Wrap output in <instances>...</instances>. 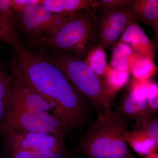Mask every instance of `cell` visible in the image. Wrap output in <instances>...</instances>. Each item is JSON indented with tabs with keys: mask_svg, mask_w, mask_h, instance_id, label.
Masks as SVG:
<instances>
[{
	"mask_svg": "<svg viewBox=\"0 0 158 158\" xmlns=\"http://www.w3.org/2000/svg\"><path fill=\"white\" fill-rule=\"evenodd\" d=\"M131 131L145 133L158 143V118L156 115H148L136 120Z\"/></svg>",
	"mask_w": 158,
	"mask_h": 158,
	"instance_id": "obj_20",
	"label": "cell"
},
{
	"mask_svg": "<svg viewBox=\"0 0 158 158\" xmlns=\"http://www.w3.org/2000/svg\"><path fill=\"white\" fill-rule=\"evenodd\" d=\"M9 107L27 110L55 113L54 108L45 99L22 80L11 75Z\"/></svg>",
	"mask_w": 158,
	"mask_h": 158,
	"instance_id": "obj_10",
	"label": "cell"
},
{
	"mask_svg": "<svg viewBox=\"0 0 158 158\" xmlns=\"http://www.w3.org/2000/svg\"><path fill=\"white\" fill-rule=\"evenodd\" d=\"M9 130L49 134L65 142L69 133L55 113L9 107L1 133Z\"/></svg>",
	"mask_w": 158,
	"mask_h": 158,
	"instance_id": "obj_6",
	"label": "cell"
},
{
	"mask_svg": "<svg viewBox=\"0 0 158 158\" xmlns=\"http://www.w3.org/2000/svg\"><path fill=\"white\" fill-rule=\"evenodd\" d=\"M126 7L136 21L152 29L156 45L158 38V0H130Z\"/></svg>",
	"mask_w": 158,
	"mask_h": 158,
	"instance_id": "obj_12",
	"label": "cell"
},
{
	"mask_svg": "<svg viewBox=\"0 0 158 158\" xmlns=\"http://www.w3.org/2000/svg\"><path fill=\"white\" fill-rule=\"evenodd\" d=\"M148 108L150 114L156 115L158 111V85L155 82L148 80L147 88Z\"/></svg>",
	"mask_w": 158,
	"mask_h": 158,
	"instance_id": "obj_22",
	"label": "cell"
},
{
	"mask_svg": "<svg viewBox=\"0 0 158 158\" xmlns=\"http://www.w3.org/2000/svg\"><path fill=\"white\" fill-rule=\"evenodd\" d=\"M130 73L129 70H118L108 65L102 79L108 90L115 95L128 83Z\"/></svg>",
	"mask_w": 158,
	"mask_h": 158,
	"instance_id": "obj_16",
	"label": "cell"
},
{
	"mask_svg": "<svg viewBox=\"0 0 158 158\" xmlns=\"http://www.w3.org/2000/svg\"><path fill=\"white\" fill-rule=\"evenodd\" d=\"M11 86V75L0 67V133L8 110Z\"/></svg>",
	"mask_w": 158,
	"mask_h": 158,
	"instance_id": "obj_19",
	"label": "cell"
},
{
	"mask_svg": "<svg viewBox=\"0 0 158 158\" xmlns=\"http://www.w3.org/2000/svg\"><path fill=\"white\" fill-rule=\"evenodd\" d=\"M85 61L97 75L101 78L107 67L106 50L101 44H98L88 53Z\"/></svg>",
	"mask_w": 158,
	"mask_h": 158,
	"instance_id": "obj_18",
	"label": "cell"
},
{
	"mask_svg": "<svg viewBox=\"0 0 158 158\" xmlns=\"http://www.w3.org/2000/svg\"><path fill=\"white\" fill-rule=\"evenodd\" d=\"M37 51L62 71L79 93L93 104L99 115L111 109L114 95L108 90L102 79L89 67L85 59L54 49L37 48Z\"/></svg>",
	"mask_w": 158,
	"mask_h": 158,
	"instance_id": "obj_3",
	"label": "cell"
},
{
	"mask_svg": "<svg viewBox=\"0 0 158 158\" xmlns=\"http://www.w3.org/2000/svg\"><path fill=\"white\" fill-rule=\"evenodd\" d=\"M91 9L99 43L106 50L112 48L127 27L137 22L126 6Z\"/></svg>",
	"mask_w": 158,
	"mask_h": 158,
	"instance_id": "obj_8",
	"label": "cell"
},
{
	"mask_svg": "<svg viewBox=\"0 0 158 158\" xmlns=\"http://www.w3.org/2000/svg\"><path fill=\"white\" fill-rule=\"evenodd\" d=\"M129 70L133 77L140 81H146L156 71L154 62L134 53L130 58Z\"/></svg>",
	"mask_w": 158,
	"mask_h": 158,
	"instance_id": "obj_15",
	"label": "cell"
},
{
	"mask_svg": "<svg viewBox=\"0 0 158 158\" xmlns=\"http://www.w3.org/2000/svg\"><path fill=\"white\" fill-rule=\"evenodd\" d=\"M148 83V80L140 81L132 77L119 99L120 111L116 112L124 118L135 120L150 114L147 106Z\"/></svg>",
	"mask_w": 158,
	"mask_h": 158,
	"instance_id": "obj_9",
	"label": "cell"
},
{
	"mask_svg": "<svg viewBox=\"0 0 158 158\" xmlns=\"http://www.w3.org/2000/svg\"><path fill=\"white\" fill-rule=\"evenodd\" d=\"M11 75L23 81L54 108L69 132L81 127L87 117L86 98L57 66L22 45L10 62Z\"/></svg>",
	"mask_w": 158,
	"mask_h": 158,
	"instance_id": "obj_1",
	"label": "cell"
},
{
	"mask_svg": "<svg viewBox=\"0 0 158 158\" xmlns=\"http://www.w3.org/2000/svg\"><path fill=\"white\" fill-rule=\"evenodd\" d=\"M130 0H95V4L92 8L104 9L119 6H127Z\"/></svg>",
	"mask_w": 158,
	"mask_h": 158,
	"instance_id": "obj_24",
	"label": "cell"
},
{
	"mask_svg": "<svg viewBox=\"0 0 158 158\" xmlns=\"http://www.w3.org/2000/svg\"><path fill=\"white\" fill-rule=\"evenodd\" d=\"M124 138L127 144L141 156L157 152L158 143L142 132L127 130Z\"/></svg>",
	"mask_w": 158,
	"mask_h": 158,
	"instance_id": "obj_14",
	"label": "cell"
},
{
	"mask_svg": "<svg viewBox=\"0 0 158 158\" xmlns=\"http://www.w3.org/2000/svg\"><path fill=\"white\" fill-rule=\"evenodd\" d=\"M9 158H69L65 142L49 134L17 130L4 131Z\"/></svg>",
	"mask_w": 158,
	"mask_h": 158,
	"instance_id": "obj_5",
	"label": "cell"
},
{
	"mask_svg": "<svg viewBox=\"0 0 158 158\" xmlns=\"http://www.w3.org/2000/svg\"><path fill=\"white\" fill-rule=\"evenodd\" d=\"M10 5L15 14L20 13L26 7L32 4L41 3L40 0H10Z\"/></svg>",
	"mask_w": 158,
	"mask_h": 158,
	"instance_id": "obj_25",
	"label": "cell"
},
{
	"mask_svg": "<svg viewBox=\"0 0 158 158\" xmlns=\"http://www.w3.org/2000/svg\"><path fill=\"white\" fill-rule=\"evenodd\" d=\"M111 49L112 57L109 65L118 70H129L130 58L133 53L132 49L118 40Z\"/></svg>",
	"mask_w": 158,
	"mask_h": 158,
	"instance_id": "obj_17",
	"label": "cell"
},
{
	"mask_svg": "<svg viewBox=\"0 0 158 158\" xmlns=\"http://www.w3.org/2000/svg\"><path fill=\"white\" fill-rule=\"evenodd\" d=\"M0 16L16 29L15 15L11 9L10 0H0Z\"/></svg>",
	"mask_w": 158,
	"mask_h": 158,
	"instance_id": "obj_23",
	"label": "cell"
},
{
	"mask_svg": "<svg viewBox=\"0 0 158 158\" xmlns=\"http://www.w3.org/2000/svg\"><path fill=\"white\" fill-rule=\"evenodd\" d=\"M15 18L18 25L34 41L51 35L57 31L70 16L56 14L46 9L40 3L32 4L26 7Z\"/></svg>",
	"mask_w": 158,
	"mask_h": 158,
	"instance_id": "obj_7",
	"label": "cell"
},
{
	"mask_svg": "<svg viewBox=\"0 0 158 158\" xmlns=\"http://www.w3.org/2000/svg\"><path fill=\"white\" fill-rule=\"evenodd\" d=\"M118 41L130 46L134 53L154 62L156 46L138 25L137 22L127 27Z\"/></svg>",
	"mask_w": 158,
	"mask_h": 158,
	"instance_id": "obj_11",
	"label": "cell"
},
{
	"mask_svg": "<svg viewBox=\"0 0 158 158\" xmlns=\"http://www.w3.org/2000/svg\"><path fill=\"white\" fill-rule=\"evenodd\" d=\"M0 40L11 45L15 49L22 46L18 38L16 29L0 16Z\"/></svg>",
	"mask_w": 158,
	"mask_h": 158,
	"instance_id": "obj_21",
	"label": "cell"
},
{
	"mask_svg": "<svg viewBox=\"0 0 158 158\" xmlns=\"http://www.w3.org/2000/svg\"><path fill=\"white\" fill-rule=\"evenodd\" d=\"M125 119L111 109L90 126L78 142L75 151L86 158H137L125 141Z\"/></svg>",
	"mask_w": 158,
	"mask_h": 158,
	"instance_id": "obj_2",
	"label": "cell"
},
{
	"mask_svg": "<svg viewBox=\"0 0 158 158\" xmlns=\"http://www.w3.org/2000/svg\"><path fill=\"white\" fill-rule=\"evenodd\" d=\"M99 43L92 9L78 11L48 37L34 41L37 48L65 51L85 59Z\"/></svg>",
	"mask_w": 158,
	"mask_h": 158,
	"instance_id": "obj_4",
	"label": "cell"
},
{
	"mask_svg": "<svg viewBox=\"0 0 158 158\" xmlns=\"http://www.w3.org/2000/svg\"><path fill=\"white\" fill-rule=\"evenodd\" d=\"M144 158H158L157 152H154L149 154L148 155L145 156Z\"/></svg>",
	"mask_w": 158,
	"mask_h": 158,
	"instance_id": "obj_26",
	"label": "cell"
},
{
	"mask_svg": "<svg viewBox=\"0 0 158 158\" xmlns=\"http://www.w3.org/2000/svg\"><path fill=\"white\" fill-rule=\"evenodd\" d=\"M41 4L54 13L70 16L78 11L93 8L95 0H43Z\"/></svg>",
	"mask_w": 158,
	"mask_h": 158,
	"instance_id": "obj_13",
	"label": "cell"
}]
</instances>
